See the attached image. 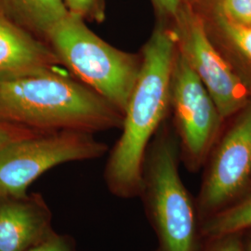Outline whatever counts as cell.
<instances>
[{
	"mask_svg": "<svg viewBox=\"0 0 251 251\" xmlns=\"http://www.w3.org/2000/svg\"><path fill=\"white\" fill-rule=\"evenodd\" d=\"M176 53L175 33L162 23L143 49L141 71L123 114L122 134L105 166L106 186L117 198L140 197L147 149L171 105Z\"/></svg>",
	"mask_w": 251,
	"mask_h": 251,
	"instance_id": "6da1fadb",
	"label": "cell"
},
{
	"mask_svg": "<svg viewBox=\"0 0 251 251\" xmlns=\"http://www.w3.org/2000/svg\"><path fill=\"white\" fill-rule=\"evenodd\" d=\"M0 121L50 132L120 128L123 114L82 82L59 71L0 80Z\"/></svg>",
	"mask_w": 251,
	"mask_h": 251,
	"instance_id": "7a4b0ae2",
	"label": "cell"
},
{
	"mask_svg": "<svg viewBox=\"0 0 251 251\" xmlns=\"http://www.w3.org/2000/svg\"><path fill=\"white\" fill-rule=\"evenodd\" d=\"M143 199L160 251H196L200 238L197 203L180 179L179 146L168 132L156 135L144 159Z\"/></svg>",
	"mask_w": 251,
	"mask_h": 251,
	"instance_id": "3957f363",
	"label": "cell"
},
{
	"mask_svg": "<svg viewBox=\"0 0 251 251\" xmlns=\"http://www.w3.org/2000/svg\"><path fill=\"white\" fill-rule=\"evenodd\" d=\"M47 42L76 79L124 114L141 71L142 55L108 44L72 13L54 27Z\"/></svg>",
	"mask_w": 251,
	"mask_h": 251,
	"instance_id": "277c9868",
	"label": "cell"
},
{
	"mask_svg": "<svg viewBox=\"0 0 251 251\" xmlns=\"http://www.w3.org/2000/svg\"><path fill=\"white\" fill-rule=\"evenodd\" d=\"M108 146L92 133L59 130L12 142L0 148V199L27 196L31 184L55 167L101 157Z\"/></svg>",
	"mask_w": 251,
	"mask_h": 251,
	"instance_id": "5b68a950",
	"label": "cell"
},
{
	"mask_svg": "<svg viewBox=\"0 0 251 251\" xmlns=\"http://www.w3.org/2000/svg\"><path fill=\"white\" fill-rule=\"evenodd\" d=\"M177 49L214 100L223 119L241 112L251 101V90L213 45L203 17L182 0L173 19Z\"/></svg>",
	"mask_w": 251,
	"mask_h": 251,
	"instance_id": "8992f818",
	"label": "cell"
},
{
	"mask_svg": "<svg viewBox=\"0 0 251 251\" xmlns=\"http://www.w3.org/2000/svg\"><path fill=\"white\" fill-rule=\"evenodd\" d=\"M171 105L185 161L191 170H197L214 147L223 117L178 49L171 76Z\"/></svg>",
	"mask_w": 251,
	"mask_h": 251,
	"instance_id": "52a82bcc",
	"label": "cell"
},
{
	"mask_svg": "<svg viewBox=\"0 0 251 251\" xmlns=\"http://www.w3.org/2000/svg\"><path fill=\"white\" fill-rule=\"evenodd\" d=\"M211 151L196 201L200 223L231 205L251 185V101Z\"/></svg>",
	"mask_w": 251,
	"mask_h": 251,
	"instance_id": "ba28073f",
	"label": "cell"
},
{
	"mask_svg": "<svg viewBox=\"0 0 251 251\" xmlns=\"http://www.w3.org/2000/svg\"><path fill=\"white\" fill-rule=\"evenodd\" d=\"M52 213L40 194L0 199V251H26L53 233Z\"/></svg>",
	"mask_w": 251,
	"mask_h": 251,
	"instance_id": "9c48e42d",
	"label": "cell"
},
{
	"mask_svg": "<svg viewBox=\"0 0 251 251\" xmlns=\"http://www.w3.org/2000/svg\"><path fill=\"white\" fill-rule=\"evenodd\" d=\"M61 66L49 43L0 13V80L59 71Z\"/></svg>",
	"mask_w": 251,
	"mask_h": 251,
	"instance_id": "30bf717a",
	"label": "cell"
},
{
	"mask_svg": "<svg viewBox=\"0 0 251 251\" xmlns=\"http://www.w3.org/2000/svg\"><path fill=\"white\" fill-rule=\"evenodd\" d=\"M0 13L47 42L50 31L69 12L63 0H0Z\"/></svg>",
	"mask_w": 251,
	"mask_h": 251,
	"instance_id": "8fae6325",
	"label": "cell"
},
{
	"mask_svg": "<svg viewBox=\"0 0 251 251\" xmlns=\"http://www.w3.org/2000/svg\"><path fill=\"white\" fill-rule=\"evenodd\" d=\"M251 229V185L240 198L200 223V238H210Z\"/></svg>",
	"mask_w": 251,
	"mask_h": 251,
	"instance_id": "7c38bea8",
	"label": "cell"
},
{
	"mask_svg": "<svg viewBox=\"0 0 251 251\" xmlns=\"http://www.w3.org/2000/svg\"><path fill=\"white\" fill-rule=\"evenodd\" d=\"M212 18L218 32L227 44L251 65V27L234 24L214 8L212 9Z\"/></svg>",
	"mask_w": 251,
	"mask_h": 251,
	"instance_id": "4fadbf2b",
	"label": "cell"
},
{
	"mask_svg": "<svg viewBox=\"0 0 251 251\" xmlns=\"http://www.w3.org/2000/svg\"><path fill=\"white\" fill-rule=\"evenodd\" d=\"M213 8L234 24L251 27V0H216Z\"/></svg>",
	"mask_w": 251,
	"mask_h": 251,
	"instance_id": "5bb4252c",
	"label": "cell"
},
{
	"mask_svg": "<svg viewBox=\"0 0 251 251\" xmlns=\"http://www.w3.org/2000/svg\"><path fill=\"white\" fill-rule=\"evenodd\" d=\"M69 13L85 22L101 23L105 19V0H63Z\"/></svg>",
	"mask_w": 251,
	"mask_h": 251,
	"instance_id": "9a60e30c",
	"label": "cell"
},
{
	"mask_svg": "<svg viewBox=\"0 0 251 251\" xmlns=\"http://www.w3.org/2000/svg\"><path fill=\"white\" fill-rule=\"evenodd\" d=\"M242 233L201 238L196 251H241Z\"/></svg>",
	"mask_w": 251,
	"mask_h": 251,
	"instance_id": "2e32d148",
	"label": "cell"
},
{
	"mask_svg": "<svg viewBox=\"0 0 251 251\" xmlns=\"http://www.w3.org/2000/svg\"><path fill=\"white\" fill-rule=\"evenodd\" d=\"M26 251H76L75 243L70 235L53 233Z\"/></svg>",
	"mask_w": 251,
	"mask_h": 251,
	"instance_id": "e0dca14e",
	"label": "cell"
},
{
	"mask_svg": "<svg viewBox=\"0 0 251 251\" xmlns=\"http://www.w3.org/2000/svg\"><path fill=\"white\" fill-rule=\"evenodd\" d=\"M38 133H41V132L27 128L25 126L0 121V148L12 142H15L27 137H31Z\"/></svg>",
	"mask_w": 251,
	"mask_h": 251,
	"instance_id": "ac0fdd59",
	"label": "cell"
},
{
	"mask_svg": "<svg viewBox=\"0 0 251 251\" xmlns=\"http://www.w3.org/2000/svg\"><path fill=\"white\" fill-rule=\"evenodd\" d=\"M153 6L163 18L173 21L182 0H152Z\"/></svg>",
	"mask_w": 251,
	"mask_h": 251,
	"instance_id": "d6986e66",
	"label": "cell"
},
{
	"mask_svg": "<svg viewBox=\"0 0 251 251\" xmlns=\"http://www.w3.org/2000/svg\"><path fill=\"white\" fill-rule=\"evenodd\" d=\"M241 251H251V229L242 233Z\"/></svg>",
	"mask_w": 251,
	"mask_h": 251,
	"instance_id": "ffe728a7",
	"label": "cell"
},
{
	"mask_svg": "<svg viewBox=\"0 0 251 251\" xmlns=\"http://www.w3.org/2000/svg\"><path fill=\"white\" fill-rule=\"evenodd\" d=\"M159 251V250H158V249H156V250H155V251Z\"/></svg>",
	"mask_w": 251,
	"mask_h": 251,
	"instance_id": "44dd1931",
	"label": "cell"
}]
</instances>
